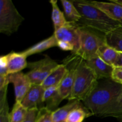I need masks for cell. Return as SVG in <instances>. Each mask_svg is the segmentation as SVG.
<instances>
[{
    "instance_id": "cell-1",
    "label": "cell",
    "mask_w": 122,
    "mask_h": 122,
    "mask_svg": "<svg viewBox=\"0 0 122 122\" xmlns=\"http://www.w3.org/2000/svg\"><path fill=\"white\" fill-rule=\"evenodd\" d=\"M122 92V85L112 78L100 79L83 103L92 115L106 117L117 105Z\"/></svg>"
},
{
    "instance_id": "cell-2",
    "label": "cell",
    "mask_w": 122,
    "mask_h": 122,
    "mask_svg": "<svg viewBox=\"0 0 122 122\" xmlns=\"http://www.w3.org/2000/svg\"><path fill=\"white\" fill-rule=\"evenodd\" d=\"M72 2L82 16L77 23L79 26L92 29L104 35L121 26L119 21L110 18L89 1L75 0Z\"/></svg>"
},
{
    "instance_id": "cell-3",
    "label": "cell",
    "mask_w": 122,
    "mask_h": 122,
    "mask_svg": "<svg viewBox=\"0 0 122 122\" xmlns=\"http://www.w3.org/2000/svg\"><path fill=\"white\" fill-rule=\"evenodd\" d=\"M98 81L97 76L88 67L85 61L81 59L77 64L73 88L68 100L83 102L95 88Z\"/></svg>"
},
{
    "instance_id": "cell-4",
    "label": "cell",
    "mask_w": 122,
    "mask_h": 122,
    "mask_svg": "<svg viewBox=\"0 0 122 122\" xmlns=\"http://www.w3.org/2000/svg\"><path fill=\"white\" fill-rule=\"evenodd\" d=\"M80 48L75 55L87 61L97 56L100 46L106 43L104 33L79 25Z\"/></svg>"
},
{
    "instance_id": "cell-5",
    "label": "cell",
    "mask_w": 122,
    "mask_h": 122,
    "mask_svg": "<svg viewBox=\"0 0 122 122\" xmlns=\"http://www.w3.org/2000/svg\"><path fill=\"white\" fill-rule=\"evenodd\" d=\"M25 20L11 0L0 1V32L10 35L15 33Z\"/></svg>"
},
{
    "instance_id": "cell-6",
    "label": "cell",
    "mask_w": 122,
    "mask_h": 122,
    "mask_svg": "<svg viewBox=\"0 0 122 122\" xmlns=\"http://www.w3.org/2000/svg\"><path fill=\"white\" fill-rule=\"evenodd\" d=\"M59 64L48 56L35 62L28 63L29 71L26 73L32 85H41L46 77Z\"/></svg>"
},
{
    "instance_id": "cell-7",
    "label": "cell",
    "mask_w": 122,
    "mask_h": 122,
    "mask_svg": "<svg viewBox=\"0 0 122 122\" xmlns=\"http://www.w3.org/2000/svg\"><path fill=\"white\" fill-rule=\"evenodd\" d=\"M54 35L58 42L67 43L73 46L74 54L79 50L80 35L77 23L68 21L65 26L55 30Z\"/></svg>"
},
{
    "instance_id": "cell-8",
    "label": "cell",
    "mask_w": 122,
    "mask_h": 122,
    "mask_svg": "<svg viewBox=\"0 0 122 122\" xmlns=\"http://www.w3.org/2000/svg\"><path fill=\"white\" fill-rule=\"evenodd\" d=\"M7 80L8 83H11L14 85L15 102H21L32 85L28 76L26 73L20 71L9 74L7 76Z\"/></svg>"
},
{
    "instance_id": "cell-9",
    "label": "cell",
    "mask_w": 122,
    "mask_h": 122,
    "mask_svg": "<svg viewBox=\"0 0 122 122\" xmlns=\"http://www.w3.org/2000/svg\"><path fill=\"white\" fill-rule=\"evenodd\" d=\"M45 89L42 85H32L20 103L25 108L40 110L45 107L43 97Z\"/></svg>"
},
{
    "instance_id": "cell-10",
    "label": "cell",
    "mask_w": 122,
    "mask_h": 122,
    "mask_svg": "<svg viewBox=\"0 0 122 122\" xmlns=\"http://www.w3.org/2000/svg\"><path fill=\"white\" fill-rule=\"evenodd\" d=\"M85 62L88 67L94 73L98 80L112 78L114 67L105 63L98 56L85 61Z\"/></svg>"
},
{
    "instance_id": "cell-11",
    "label": "cell",
    "mask_w": 122,
    "mask_h": 122,
    "mask_svg": "<svg viewBox=\"0 0 122 122\" xmlns=\"http://www.w3.org/2000/svg\"><path fill=\"white\" fill-rule=\"evenodd\" d=\"M89 1L113 20L117 21L122 20V4L115 2L114 0H112L110 2Z\"/></svg>"
},
{
    "instance_id": "cell-12",
    "label": "cell",
    "mask_w": 122,
    "mask_h": 122,
    "mask_svg": "<svg viewBox=\"0 0 122 122\" xmlns=\"http://www.w3.org/2000/svg\"><path fill=\"white\" fill-rule=\"evenodd\" d=\"M8 73H15L20 72L27 67L26 58L27 56L23 52H11L6 55Z\"/></svg>"
},
{
    "instance_id": "cell-13",
    "label": "cell",
    "mask_w": 122,
    "mask_h": 122,
    "mask_svg": "<svg viewBox=\"0 0 122 122\" xmlns=\"http://www.w3.org/2000/svg\"><path fill=\"white\" fill-rule=\"evenodd\" d=\"M77 64L70 67H68L69 71L58 86V91L63 100L69 98L72 92L75 82V75Z\"/></svg>"
},
{
    "instance_id": "cell-14",
    "label": "cell",
    "mask_w": 122,
    "mask_h": 122,
    "mask_svg": "<svg viewBox=\"0 0 122 122\" xmlns=\"http://www.w3.org/2000/svg\"><path fill=\"white\" fill-rule=\"evenodd\" d=\"M63 100L58 91V86H52L45 89L43 101L45 107L48 110L52 112L56 111Z\"/></svg>"
},
{
    "instance_id": "cell-15",
    "label": "cell",
    "mask_w": 122,
    "mask_h": 122,
    "mask_svg": "<svg viewBox=\"0 0 122 122\" xmlns=\"http://www.w3.org/2000/svg\"><path fill=\"white\" fill-rule=\"evenodd\" d=\"M68 71L69 69L66 64H59L49 75L41 85L44 89L52 86H58Z\"/></svg>"
},
{
    "instance_id": "cell-16",
    "label": "cell",
    "mask_w": 122,
    "mask_h": 122,
    "mask_svg": "<svg viewBox=\"0 0 122 122\" xmlns=\"http://www.w3.org/2000/svg\"><path fill=\"white\" fill-rule=\"evenodd\" d=\"M57 45H58V41L55 35L53 34L51 36L44 39L31 47L26 49V50L23 51V52L27 57H28L31 55L40 53L51 48L57 46Z\"/></svg>"
},
{
    "instance_id": "cell-17",
    "label": "cell",
    "mask_w": 122,
    "mask_h": 122,
    "mask_svg": "<svg viewBox=\"0 0 122 122\" xmlns=\"http://www.w3.org/2000/svg\"><path fill=\"white\" fill-rule=\"evenodd\" d=\"M82 104L81 101L78 100H70L67 104L52 112L53 122H66L70 112Z\"/></svg>"
},
{
    "instance_id": "cell-18",
    "label": "cell",
    "mask_w": 122,
    "mask_h": 122,
    "mask_svg": "<svg viewBox=\"0 0 122 122\" xmlns=\"http://www.w3.org/2000/svg\"><path fill=\"white\" fill-rule=\"evenodd\" d=\"M106 44L117 52H122V26H120L105 35Z\"/></svg>"
},
{
    "instance_id": "cell-19",
    "label": "cell",
    "mask_w": 122,
    "mask_h": 122,
    "mask_svg": "<svg viewBox=\"0 0 122 122\" xmlns=\"http://www.w3.org/2000/svg\"><path fill=\"white\" fill-rule=\"evenodd\" d=\"M52 6V13H51V19L53 23L55 30L61 28L65 26L68 23V20H66L64 13L60 10L57 1L51 0L50 1Z\"/></svg>"
},
{
    "instance_id": "cell-20",
    "label": "cell",
    "mask_w": 122,
    "mask_h": 122,
    "mask_svg": "<svg viewBox=\"0 0 122 122\" xmlns=\"http://www.w3.org/2000/svg\"><path fill=\"white\" fill-rule=\"evenodd\" d=\"M118 52L107 45L106 42L100 46L97 52V56L109 65L113 66L117 57Z\"/></svg>"
},
{
    "instance_id": "cell-21",
    "label": "cell",
    "mask_w": 122,
    "mask_h": 122,
    "mask_svg": "<svg viewBox=\"0 0 122 122\" xmlns=\"http://www.w3.org/2000/svg\"><path fill=\"white\" fill-rule=\"evenodd\" d=\"M61 2L63 5L64 15L66 18L68 19V21L77 23L81 20L82 16L72 1L61 0Z\"/></svg>"
},
{
    "instance_id": "cell-22",
    "label": "cell",
    "mask_w": 122,
    "mask_h": 122,
    "mask_svg": "<svg viewBox=\"0 0 122 122\" xmlns=\"http://www.w3.org/2000/svg\"><path fill=\"white\" fill-rule=\"evenodd\" d=\"M92 115V114L82 104L70 112L66 122H83L86 118Z\"/></svg>"
},
{
    "instance_id": "cell-23",
    "label": "cell",
    "mask_w": 122,
    "mask_h": 122,
    "mask_svg": "<svg viewBox=\"0 0 122 122\" xmlns=\"http://www.w3.org/2000/svg\"><path fill=\"white\" fill-rule=\"evenodd\" d=\"M28 110L20 102H15L11 112L10 113V122H23L25 120Z\"/></svg>"
},
{
    "instance_id": "cell-24",
    "label": "cell",
    "mask_w": 122,
    "mask_h": 122,
    "mask_svg": "<svg viewBox=\"0 0 122 122\" xmlns=\"http://www.w3.org/2000/svg\"><path fill=\"white\" fill-rule=\"evenodd\" d=\"M0 122H10L7 95L0 96Z\"/></svg>"
},
{
    "instance_id": "cell-25",
    "label": "cell",
    "mask_w": 122,
    "mask_h": 122,
    "mask_svg": "<svg viewBox=\"0 0 122 122\" xmlns=\"http://www.w3.org/2000/svg\"><path fill=\"white\" fill-rule=\"evenodd\" d=\"M52 112L45 107L39 110L36 122H53Z\"/></svg>"
},
{
    "instance_id": "cell-26",
    "label": "cell",
    "mask_w": 122,
    "mask_h": 122,
    "mask_svg": "<svg viewBox=\"0 0 122 122\" xmlns=\"http://www.w3.org/2000/svg\"><path fill=\"white\" fill-rule=\"evenodd\" d=\"M8 75L7 57L2 56L0 57V77H7Z\"/></svg>"
},
{
    "instance_id": "cell-27",
    "label": "cell",
    "mask_w": 122,
    "mask_h": 122,
    "mask_svg": "<svg viewBox=\"0 0 122 122\" xmlns=\"http://www.w3.org/2000/svg\"><path fill=\"white\" fill-rule=\"evenodd\" d=\"M121 113H122V92L119 100H118L117 104L116 106L108 113V114L106 117L112 116L115 117L116 116L119 115Z\"/></svg>"
},
{
    "instance_id": "cell-28",
    "label": "cell",
    "mask_w": 122,
    "mask_h": 122,
    "mask_svg": "<svg viewBox=\"0 0 122 122\" xmlns=\"http://www.w3.org/2000/svg\"><path fill=\"white\" fill-rule=\"evenodd\" d=\"M112 79L116 83L122 85V67H114Z\"/></svg>"
},
{
    "instance_id": "cell-29",
    "label": "cell",
    "mask_w": 122,
    "mask_h": 122,
    "mask_svg": "<svg viewBox=\"0 0 122 122\" xmlns=\"http://www.w3.org/2000/svg\"><path fill=\"white\" fill-rule=\"evenodd\" d=\"M38 111L39 110L38 109H32L28 110L27 115L23 122H36Z\"/></svg>"
},
{
    "instance_id": "cell-30",
    "label": "cell",
    "mask_w": 122,
    "mask_h": 122,
    "mask_svg": "<svg viewBox=\"0 0 122 122\" xmlns=\"http://www.w3.org/2000/svg\"><path fill=\"white\" fill-rule=\"evenodd\" d=\"M114 67H122V52H118L117 57L114 63Z\"/></svg>"
},
{
    "instance_id": "cell-31",
    "label": "cell",
    "mask_w": 122,
    "mask_h": 122,
    "mask_svg": "<svg viewBox=\"0 0 122 122\" xmlns=\"http://www.w3.org/2000/svg\"><path fill=\"white\" fill-rule=\"evenodd\" d=\"M115 117L116 118V119H117V120H119V122H122V113H121V114H119V115L116 116Z\"/></svg>"
},
{
    "instance_id": "cell-32",
    "label": "cell",
    "mask_w": 122,
    "mask_h": 122,
    "mask_svg": "<svg viewBox=\"0 0 122 122\" xmlns=\"http://www.w3.org/2000/svg\"><path fill=\"white\" fill-rule=\"evenodd\" d=\"M115 2H117V3L120 4H122V0H114Z\"/></svg>"
},
{
    "instance_id": "cell-33",
    "label": "cell",
    "mask_w": 122,
    "mask_h": 122,
    "mask_svg": "<svg viewBox=\"0 0 122 122\" xmlns=\"http://www.w3.org/2000/svg\"><path fill=\"white\" fill-rule=\"evenodd\" d=\"M119 22H120V25H121V26H122V21H119Z\"/></svg>"
}]
</instances>
